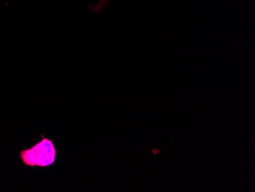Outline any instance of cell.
<instances>
[{
  "label": "cell",
  "instance_id": "cell-1",
  "mask_svg": "<svg viewBox=\"0 0 255 192\" xmlns=\"http://www.w3.org/2000/svg\"><path fill=\"white\" fill-rule=\"evenodd\" d=\"M57 149L53 139L47 138L44 134L41 139L29 148L19 152V159L27 168H48L55 164Z\"/></svg>",
  "mask_w": 255,
  "mask_h": 192
}]
</instances>
